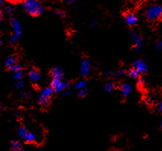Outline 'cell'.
Instances as JSON below:
<instances>
[{"label": "cell", "mask_w": 162, "mask_h": 151, "mask_svg": "<svg viewBox=\"0 0 162 151\" xmlns=\"http://www.w3.org/2000/svg\"><path fill=\"white\" fill-rule=\"evenodd\" d=\"M158 109L162 114V101H161V102L158 104Z\"/></svg>", "instance_id": "cell-31"}, {"label": "cell", "mask_w": 162, "mask_h": 151, "mask_svg": "<svg viewBox=\"0 0 162 151\" xmlns=\"http://www.w3.org/2000/svg\"><path fill=\"white\" fill-rule=\"evenodd\" d=\"M11 149L12 151H24L21 143L18 141H14L11 143Z\"/></svg>", "instance_id": "cell-14"}, {"label": "cell", "mask_w": 162, "mask_h": 151, "mask_svg": "<svg viewBox=\"0 0 162 151\" xmlns=\"http://www.w3.org/2000/svg\"><path fill=\"white\" fill-rule=\"evenodd\" d=\"M125 22L128 26H134L138 22V18L133 13H127L125 16Z\"/></svg>", "instance_id": "cell-10"}, {"label": "cell", "mask_w": 162, "mask_h": 151, "mask_svg": "<svg viewBox=\"0 0 162 151\" xmlns=\"http://www.w3.org/2000/svg\"><path fill=\"white\" fill-rule=\"evenodd\" d=\"M97 21H93L91 23V28H94V27L97 25Z\"/></svg>", "instance_id": "cell-34"}, {"label": "cell", "mask_w": 162, "mask_h": 151, "mask_svg": "<svg viewBox=\"0 0 162 151\" xmlns=\"http://www.w3.org/2000/svg\"><path fill=\"white\" fill-rule=\"evenodd\" d=\"M161 129H162V122H161Z\"/></svg>", "instance_id": "cell-39"}, {"label": "cell", "mask_w": 162, "mask_h": 151, "mask_svg": "<svg viewBox=\"0 0 162 151\" xmlns=\"http://www.w3.org/2000/svg\"><path fill=\"white\" fill-rule=\"evenodd\" d=\"M142 42H143V40H142V37H140L136 43H134V49L135 50H138L140 49V48L142 47Z\"/></svg>", "instance_id": "cell-20"}, {"label": "cell", "mask_w": 162, "mask_h": 151, "mask_svg": "<svg viewBox=\"0 0 162 151\" xmlns=\"http://www.w3.org/2000/svg\"><path fill=\"white\" fill-rule=\"evenodd\" d=\"M129 37H130V38H131V40H133V42L134 43H136L137 40H138V39L140 38V37L139 35L138 34V33H135V32H131L130 33H129Z\"/></svg>", "instance_id": "cell-22"}, {"label": "cell", "mask_w": 162, "mask_h": 151, "mask_svg": "<svg viewBox=\"0 0 162 151\" xmlns=\"http://www.w3.org/2000/svg\"><path fill=\"white\" fill-rule=\"evenodd\" d=\"M16 118H20V114H19V113H17V114H16Z\"/></svg>", "instance_id": "cell-36"}, {"label": "cell", "mask_w": 162, "mask_h": 151, "mask_svg": "<svg viewBox=\"0 0 162 151\" xmlns=\"http://www.w3.org/2000/svg\"><path fill=\"white\" fill-rule=\"evenodd\" d=\"M128 75H129V77L132 78H134V79H136V78H138V77H139L140 73L138 71L136 70V69L133 68H130L129 71H128Z\"/></svg>", "instance_id": "cell-18"}, {"label": "cell", "mask_w": 162, "mask_h": 151, "mask_svg": "<svg viewBox=\"0 0 162 151\" xmlns=\"http://www.w3.org/2000/svg\"><path fill=\"white\" fill-rule=\"evenodd\" d=\"M116 88L114 83L113 82H111V81H109V82H107L105 84L104 88V90L105 92H107V93H109V92H112L114 90V89Z\"/></svg>", "instance_id": "cell-17"}, {"label": "cell", "mask_w": 162, "mask_h": 151, "mask_svg": "<svg viewBox=\"0 0 162 151\" xmlns=\"http://www.w3.org/2000/svg\"><path fill=\"white\" fill-rule=\"evenodd\" d=\"M145 101L147 104L151 105L153 103V98L152 97H149V96H147V97H145Z\"/></svg>", "instance_id": "cell-27"}, {"label": "cell", "mask_w": 162, "mask_h": 151, "mask_svg": "<svg viewBox=\"0 0 162 151\" xmlns=\"http://www.w3.org/2000/svg\"><path fill=\"white\" fill-rule=\"evenodd\" d=\"M125 73H126L125 71H124V70H122V69H121V70L119 71V72H117V74H118V77H120V76L123 75V74H125Z\"/></svg>", "instance_id": "cell-33"}, {"label": "cell", "mask_w": 162, "mask_h": 151, "mask_svg": "<svg viewBox=\"0 0 162 151\" xmlns=\"http://www.w3.org/2000/svg\"><path fill=\"white\" fill-rule=\"evenodd\" d=\"M155 48L158 51H162V40H160L156 43Z\"/></svg>", "instance_id": "cell-28"}, {"label": "cell", "mask_w": 162, "mask_h": 151, "mask_svg": "<svg viewBox=\"0 0 162 151\" xmlns=\"http://www.w3.org/2000/svg\"><path fill=\"white\" fill-rule=\"evenodd\" d=\"M62 95L65 96V97H68V96L71 95V92L68 91V90H65V91H63V93H61Z\"/></svg>", "instance_id": "cell-32"}, {"label": "cell", "mask_w": 162, "mask_h": 151, "mask_svg": "<svg viewBox=\"0 0 162 151\" xmlns=\"http://www.w3.org/2000/svg\"><path fill=\"white\" fill-rule=\"evenodd\" d=\"M0 5H1V6H3V5H4V3H3V1H0Z\"/></svg>", "instance_id": "cell-37"}, {"label": "cell", "mask_w": 162, "mask_h": 151, "mask_svg": "<svg viewBox=\"0 0 162 151\" xmlns=\"http://www.w3.org/2000/svg\"><path fill=\"white\" fill-rule=\"evenodd\" d=\"M17 63V60L15 56H8L5 58V66L7 69H9L12 70L14 68V66L16 65Z\"/></svg>", "instance_id": "cell-12"}, {"label": "cell", "mask_w": 162, "mask_h": 151, "mask_svg": "<svg viewBox=\"0 0 162 151\" xmlns=\"http://www.w3.org/2000/svg\"><path fill=\"white\" fill-rule=\"evenodd\" d=\"M54 90L51 87L44 88L40 92V95L38 96V103L40 106H46L49 104L50 101V97L54 93Z\"/></svg>", "instance_id": "cell-4"}, {"label": "cell", "mask_w": 162, "mask_h": 151, "mask_svg": "<svg viewBox=\"0 0 162 151\" xmlns=\"http://www.w3.org/2000/svg\"><path fill=\"white\" fill-rule=\"evenodd\" d=\"M104 75L106 77L108 78H116V77H118V74H117V72H113L111 71L107 70L104 72Z\"/></svg>", "instance_id": "cell-21"}, {"label": "cell", "mask_w": 162, "mask_h": 151, "mask_svg": "<svg viewBox=\"0 0 162 151\" xmlns=\"http://www.w3.org/2000/svg\"><path fill=\"white\" fill-rule=\"evenodd\" d=\"M50 87L53 88L55 92L63 93V91H65V90L70 87V83L68 81H63L62 80H52Z\"/></svg>", "instance_id": "cell-5"}, {"label": "cell", "mask_w": 162, "mask_h": 151, "mask_svg": "<svg viewBox=\"0 0 162 151\" xmlns=\"http://www.w3.org/2000/svg\"><path fill=\"white\" fill-rule=\"evenodd\" d=\"M28 78H29L30 81L33 83H37L40 81L42 76L41 73L39 70H37V68H32L28 72Z\"/></svg>", "instance_id": "cell-8"}, {"label": "cell", "mask_w": 162, "mask_h": 151, "mask_svg": "<svg viewBox=\"0 0 162 151\" xmlns=\"http://www.w3.org/2000/svg\"><path fill=\"white\" fill-rule=\"evenodd\" d=\"M22 97L24 99H28L30 98V94L28 92H24V93H22Z\"/></svg>", "instance_id": "cell-30"}, {"label": "cell", "mask_w": 162, "mask_h": 151, "mask_svg": "<svg viewBox=\"0 0 162 151\" xmlns=\"http://www.w3.org/2000/svg\"><path fill=\"white\" fill-rule=\"evenodd\" d=\"M21 68H22V67H21V65H19V64H16L15 66H14V68L12 69V71L13 72H18V71H21Z\"/></svg>", "instance_id": "cell-26"}, {"label": "cell", "mask_w": 162, "mask_h": 151, "mask_svg": "<svg viewBox=\"0 0 162 151\" xmlns=\"http://www.w3.org/2000/svg\"><path fill=\"white\" fill-rule=\"evenodd\" d=\"M23 140L25 141L27 143H33V142H35L37 141V135L34 134V133L28 131Z\"/></svg>", "instance_id": "cell-13"}, {"label": "cell", "mask_w": 162, "mask_h": 151, "mask_svg": "<svg viewBox=\"0 0 162 151\" xmlns=\"http://www.w3.org/2000/svg\"><path fill=\"white\" fill-rule=\"evenodd\" d=\"M78 95L80 97H85L87 95V90L86 89H82V90H80L78 91Z\"/></svg>", "instance_id": "cell-24"}, {"label": "cell", "mask_w": 162, "mask_h": 151, "mask_svg": "<svg viewBox=\"0 0 162 151\" xmlns=\"http://www.w3.org/2000/svg\"><path fill=\"white\" fill-rule=\"evenodd\" d=\"M91 64L88 59H84L81 63L80 65V72H81V75L84 77L88 76L91 72Z\"/></svg>", "instance_id": "cell-7"}, {"label": "cell", "mask_w": 162, "mask_h": 151, "mask_svg": "<svg viewBox=\"0 0 162 151\" xmlns=\"http://www.w3.org/2000/svg\"><path fill=\"white\" fill-rule=\"evenodd\" d=\"M162 16V5L153 4L148 7L145 11V17L149 21H155L161 18Z\"/></svg>", "instance_id": "cell-2"}, {"label": "cell", "mask_w": 162, "mask_h": 151, "mask_svg": "<svg viewBox=\"0 0 162 151\" xmlns=\"http://www.w3.org/2000/svg\"><path fill=\"white\" fill-rule=\"evenodd\" d=\"M133 90V87L129 83H123L120 85V90L123 97H127L131 93Z\"/></svg>", "instance_id": "cell-11"}, {"label": "cell", "mask_w": 162, "mask_h": 151, "mask_svg": "<svg viewBox=\"0 0 162 151\" xmlns=\"http://www.w3.org/2000/svg\"><path fill=\"white\" fill-rule=\"evenodd\" d=\"M15 84V87L18 89H21L24 87V82H23L22 81H17Z\"/></svg>", "instance_id": "cell-25"}, {"label": "cell", "mask_w": 162, "mask_h": 151, "mask_svg": "<svg viewBox=\"0 0 162 151\" xmlns=\"http://www.w3.org/2000/svg\"><path fill=\"white\" fill-rule=\"evenodd\" d=\"M138 82H139V83L141 85H144L145 84V80H144V78H140L139 79V81H138Z\"/></svg>", "instance_id": "cell-35"}, {"label": "cell", "mask_w": 162, "mask_h": 151, "mask_svg": "<svg viewBox=\"0 0 162 151\" xmlns=\"http://www.w3.org/2000/svg\"><path fill=\"white\" fill-rule=\"evenodd\" d=\"M3 40H1V41H0V43L2 44V43H3Z\"/></svg>", "instance_id": "cell-38"}, {"label": "cell", "mask_w": 162, "mask_h": 151, "mask_svg": "<svg viewBox=\"0 0 162 151\" xmlns=\"http://www.w3.org/2000/svg\"><path fill=\"white\" fill-rule=\"evenodd\" d=\"M23 77V73L21 71H18V72H13V78L14 79L17 81H21V78Z\"/></svg>", "instance_id": "cell-19"}, {"label": "cell", "mask_w": 162, "mask_h": 151, "mask_svg": "<svg viewBox=\"0 0 162 151\" xmlns=\"http://www.w3.org/2000/svg\"><path fill=\"white\" fill-rule=\"evenodd\" d=\"M18 135L19 136V138H21V139H24V137L27 134V133L28 132V131L27 130L26 127H24V125H20L18 128Z\"/></svg>", "instance_id": "cell-15"}, {"label": "cell", "mask_w": 162, "mask_h": 151, "mask_svg": "<svg viewBox=\"0 0 162 151\" xmlns=\"http://www.w3.org/2000/svg\"><path fill=\"white\" fill-rule=\"evenodd\" d=\"M50 75L53 80H62L64 77L63 70L59 66L53 67L51 69Z\"/></svg>", "instance_id": "cell-9"}, {"label": "cell", "mask_w": 162, "mask_h": 151, "mask_svg": "<svg viewBox=\"0 0 162 151\" xmlns=\"http://www.w3.org/2000/svg\"><path fill=\"white\" fill-rule=\"evenodd\" d=\"M39 151H41V150H39Z\"/></svg>", "instance_id": "cell-40"}, {"label": "cell", "mask_w": 162, "mask_h": 151, "mask_svg": "<svg viewBox=\"0 0 162 151\" xmlns=\"http://www.w3.org/2000/svg\"><path fill=\"white\" fill-rule=\"evenodd\" d=\"M22 7L26 13L32 16L42 15L45 11L44 5L37 0H26L22 3Z\"/></svg>", "instance_id": "cell-1"}, {"label": "cell", "mask_w": 162, "mask_h": 151, "mask_svg": "<svg viewBox=\"0 0 162 151\" xmlns=\"http://www.w3.org/2000/svg\"><path fill=\"white\" fill-rule=\"evenodd\" d=\"M133 68L138 71L140 74H145L148 72V65L142 59L135 60L133 64Z\"/></svg>", "instance_id": "cell-6"}, {"label": "cell", "mask_w": 162, "mask_h": 151, "mask_svg": "<svg viewBox=\"0 0 162 151\" xmlns=\"http://www.w3.org/2000/svg\"><path fill=\"white\" fill-rule=\"evenodd\" d=\"M87 86V82L85 80H81V81H78L77 83L75 84L74 86V88L76 89V90H77L78 91L80 90H82V89H85Z\"/></svg>", "instance_id": "cell-16"}, {"label": "cell", "mask_w": 162, "mask_h": 151, "mask_svg": "<svg viewBox=\"0 0 162 151\" xmlns=\"http://www.w3.org/2000/svg\"><path fill=\"white\" fill-rule=\"evenodd\" d=\"M13 12V6L12 5H8V6L5 8V13L7 15H11Z\"/></svg>", "instance_id": "cell-23"}, {"label": "cell", "mask_w": 162, "mask_h": 151, "mask_svg": "<svg viewBox=\"0 0 162 151\" xmlns=\"http://www.w3.org/2000/svg\"><path fill=\"white\" fill-rule=\"evenodd\" d=\"M8 22L12 24L14 32L13 35L10 38V42L12 43H15L20 38L21 33H22V27H21V23L18 20H15L13 17H10L8 18Z\"/></svg>", "instance_id": "cell-3"}, {"label": "cell", "mask_w": 162, "mask_h": 151, "mask_svg": "<svg viewBox=\"0 0 162 151\" xmlns=\"http://www.w3.org/2000/svg\"><path fill=\"white\" fill-rule=\"evenodd\" d=\"M56 15L60 18H63L65 16V12L63 10H57L56 12Z\"/></svg>", "instance_id": "cell-29"}]
</instances>
